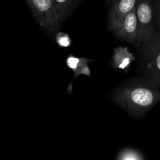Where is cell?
I'll list each match as a JSON object with an SVG mask.
<instances>
[{
	"instance_id": "1",
	"label": "cell",
	"mask_w": 160,
	"mask_h": 160,
	"mask_svg": "<svg viewBox=\"0 0 160 160\" xmlns=\"http://www.w3.org/2000/svg\"><path fill=\"white\" fill-rule=\"evenodd\" d=\"M113 100L130 113L139 117L159 102L160 88L148 78H138L120 86Z\"/></svg>"
},
{
	"instance_id": "2",
	"label": "cell",
	"mask_w": 160,
	"mask_h": 160,
	"mask_svg": "<svg viewBox=\"0 0 160 160\" xmlns=\"http://www.w3.org/2000/svg\"><path fill=\"white\" fill-rule=\"evenodd\" d=\"M138 48L142 73L160 88V31Z\"/></svg>"
},
{
	"instance_id": "3",
	"label": "cell",
	"mask_w": 160,
	"mask_h": 160,
	"mask_svg": "<svg viewBox=\"0 0 160 160\" xmlns=\"http://www.w3.org/2000/svg\"><path fill=\"white\" fill-rule=\"evenodd\" d=\"M26 2L40 26L49 34H54L61 22L53 0H26Z\"/></svg>"
},
{
	"instance_id": "4",
	"label": "cell",
	"mask_w": 160,
	"mask_h": 160,
	"mask_svg": "<svg viewBox=\"0 0 160 160\" xmlns=\"http://www.w3.org/2000/svg\"><path fill=\"white\" fill-rule=\"evenodd\" d=\"M138 21L139 26L140 45L144 42L152 38L158 32L153 12L152 0H138L136 6Z\"/></svg>"
},
{
	"instance_id": "5",
	"label": "cell",
	"mask_w": 160,
	"mask_h": 160,
	"mask_svg": "<svg viewBox=\"0 0 160 160\" xmlns=\"http://www.w3.org/2000/svg\"><path fill=\"white\" fill-rule=\"evenodd\" d=\"M117 36L132 44L134 46H140L139 26L138 21L136 7L128 14L112 30Z\"/></svg>"
},
{
	"instance_id": "6",
	"label": "cell",
	"mask_w": 160,
	"mask_h": 160,
	"mask_svg": "<svg viewBox=\"0 0 160 160\" xmlns=\"http://www.w3.org/2000/svg\"><path fill=\"white\" fill-rule=\"evenodd\" d=\"M138 0H116L109 11V28L112 31L137 6Z\"/></svg>"
},
{
	"instance_id": "7",
	"label": "cell",
	"mask_w": 160,
	"mask_h": 160,
	"mask_svg": "<svg viewBox=\"0 0 160 160\" xmlns=\"http://www.w3.org/2000/svg\"><path fill=\"white\" fill-rule=\"evenodd\" d=\"M135 59L136 58L133 53L129 51L128 48L120 46L114 50L112 65L115 68L124 70H127Z\"/></svg>"
},
{
	"instance_id": "8",
	"label": "cell",
	"mask_w": 160,
	"mask_h": 160,
	"mask_svg": "<svg viewBox=\"0 0 160 160\" xmlns=\"http://www.w3.org/2000/svg\"><path fill=\"white\" fill-rule=\"evenodd\" d=\"M91 59H85V58H80L77 56L70 55L67 58V65L70 70H72L74 73V77L76 78L79 75H86L90 76L91 71L88 67V62H91Z\"/></svg>"
},
{
	"instance_id": "9",
	"label": "cell",
	"mask_w": 160,
	"mask_h": 160,
	"mask_svg": "<svg viewBox=\"0 0 160 160\" xmlns=\"http://www.w3.org/2000/svg\"><path fill=\"white\" fill-rule=\"evenodd\" d=\"M81 0H53L61 23L68 17Z\"/></svg>"
},
{
	"instance_id": "10",
	"label": "cell",
	"mask_w": 160,
	"mask_h": 160,
	"mask_svg": "<svg viewBox=\"0 0 160 160\" xmlns=\"http://www.w3.org/2000/svg\"><path fill=\"white\" fill-rule=\"evenodd\" d=\"M117 160H144L138 152L133 150H124L120 153Z\"/></svg>"
},
{
	"instance_id": "11",
	"label": "cell",
	"mask_w": 160,
	"mask_h": 160,
	"mask_svg": "<svg viewBox=\"0 0 160 160\" xmlns=\"http://www.w3.org/2000/svg\"><path fill=\"white\" fill-rule=\"evenodd\" d=\"M56 43L62 48H67L71 45V39L69 34L63 32H59L56 35Z\"/></svg>"
},
{
	"instance_id": "12",
	"label": "cell",
	"mask_w": 160,
	"mask_h": 160,
	"mask_svg": "<svg viewBox=\"0 0 160 160\" xmlns=\"http://www.w3.org/2000/svg\"><path fill=\"white\" fill-rule=\"evenodd\" d=\"M152 1L153 12H154L156 26L159 31H160V0H152Z\"/></svg>"
}]
</instances>
